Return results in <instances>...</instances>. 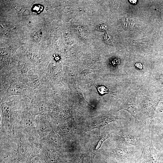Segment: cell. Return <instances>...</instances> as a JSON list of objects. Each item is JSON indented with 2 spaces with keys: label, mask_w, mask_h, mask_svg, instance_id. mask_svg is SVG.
I'll use <instances>...</instances> for the list:
<instances>
[{
  "label": "cell",
  "mask_w": 163,
  "mask_h": 163,
  "mask_svg": "<svg viewBox=\"0 0 163 163\" xmlns=\"http://www.w3.org/2000/svg\"><path fill=\"white\" fill-rule=\"evenodd\" d=\"M104 149L103 155L106 163H135L140 157L142 149L111 141Z\"/></svg>",
  "instance_id": "obj_1"
},
{
  "label": "cell",
  "mask_w": 163,
  "mask_h": 163,
  "mask_svg": "<svg viewBox=\"0 0 163 163\" xmlns=\"http://www.w3.org/2000/svg\"><path fill=\"white\" fill-rule=\"evenodd\" d=\"M121 125L115 131L113 140L125 145L142 149L146 127H141L136 124Z\"/></svg>",
  "instance_id": "obj_2"
},
{
  "label": "cell",
  "mask_w": 163,
  "mask_h": 163,
  "mask_svg": "<svg viewBox=\"0 0 163 163\" xmlns=\"http://www.w3.org/2000/svg\"><path fill=\"white\" fill-rule=\"evenodd\" d=\"M16 111L13 101L2 102L0 104L1 119V135L15 140Z\"/></svg>",
  "instance_id": "obj_3"
},
{
  "label": "cell",
  "mask_w": 163,
  "mask_h": 163,
  "mask_svg": "<svg viewBox=\"0 0 163 163\" xmlns=\"http://www.w3.org/2000/svg\"><path fill=\"white\" fill-rule=\"evenodd\" d=\"M15 141L17 149L15 155L21 163H28L34 157L39 154L40 149L31 142L21 131L16 129Z\"/></svg>",
  "instance_id": "obj_4"
},
{
  "label": "cell",
  "mask_w": 163,
  "mask_h": 163,
  "mask_svg": "<svg viewBox=\"0 0 163 163\" xmlns=\"http://www.w3.org/2000/svg\"><path fill=\"white\" fill-rule=\"evenodd\" d=\"M16 129L22 132L31 142L40 147V138L36 131L34 118L27 109L22 113L20 120L17 121L15 130Z\"/></svg>",
  "instance_id": "obj_5"
},
{
  "label": "cell",
  "mask_w": 163,
  "mask_h": 163,
  "mask_svg": "<svg viewBox=\"0 0 163 163\" xmlns=\"http://www.w3.org/2000/svg\"><path fill=\"white\" fill-rule=\"evenodd\" d=\"M160 157V153L154 147L147 129L144 137L141 155L135 163H159Z\"/></svg>",
  "instance_id": "obj_6"
},
{
  "label": "cell",
  "mask_w": 163,
  "mask_h": 163,
  "mask_svg": "<svg viewBox=\"0 0 163 163\" xmlns=\"http://www.w3.org/2000/svg\"><path fill=\"white\" fill-rule=\"evenodd\" d=\"M123 117L113 116L109 113L100 114L88 120L83 125H80V133H83L96 128H103L109 123L117 122Z\"/></svg>",
  "instance_id": "obj_7"
},
{
  "label": "cell",
  "mask_w": 163,
  "mask_h": 163,
  "mask_svg": "<svg viewBox=\"0 0 163 163\" xmlns=\"http://www.w3.org/2000/svg\"><path fill=\"white\" fill-rule=\"evenodd\" d=\"M65 143L60 136L53 130L40 139L39 145L40 149H47L64 154Z\"/></svg>",
  "instance_id": "obj_8"
},
{
  "label": "cell",
  "mask_w": 163,
  "mask_h": 163,
  "mask_svg": "<svg viewBox=\"0 0 163 163\" xmlns=\"http://www.w3.org/2000/svg\"><path fill=\"white\" fill-rule=\"evenodd\" d=\"M47 113L39 114L34 118L36 131L40 139L54 130L56 125Z\"/></svg>",
  "instance_id": "obj_9"
},
{
  "label": "cell",
  "mask_w": 163,
  "mask_h": 163,
  "mask_svg": "<svg viewBox=\"0 0 163 163\" xmlns=\"http://www.w3.org/2000/svg\"><path fill=\"white\" fill-rule=\"evenodd\" d=\"M115 131V130L103 131L91 139L87 150L91 163H93L94 159L97 150L101 148L103 142L110 137V135L114 133Z\"/></svg>",
  "instance_id": "obj_10"
},
{
  "label": "cell",
  "mask_w": 163,
  "mask_h": 163,
  "mask_svg": "<svg viewBox=\"0 0 163 163\" xmlns=\"http://www.w3.org/2000/svg\"><path fill=\"white\" fill-rule=\"evenodd\" d=\"M78 126L76 123L69 121L57 124L54 130L66 142L72 139L75 133L77 131L78 132V129L79 133L80 128H78Z\"/></svg>",
  "instance_id": "obj_11"
},
{
  "label": "cell",
  "mask_w": 163,
  "mask_h": 163,
  "mask_svg": "<svg viewBox=\"0 0 163 163\" xmlns=\"http://www.w3.org/2000/svg\"><path fill=\"white\" fill-rule=\"evenodd\" d=\"M39 154L46 163H69L64 154L55 151L41 149Z\"/></svg>",
  "instance_id": "obj_12"
},
{
  "label": "cell",
  "mask_w": 163,
  "mask_h": 163,
  "mask_svg": "<svg viewBox=\"0 0 163 163\" xmlns=\"http://www.w3.org/2000/svg\"><path fill=\"white\" fill-rule=\"evenodd\" d=\"M51 109V106L47 102L41 101L32 103L30 107V111L34 118L37 115L47 112Z\"/></svg>",
  "instance_id": "obj_13"
},
{
  "label": "cell",
  "mask_w": 163,
  "mask_h": 163,
  "mask_svg": "<svg viewBox=\"0 0 163 163\" xmlns=\"http://www.w3.org/2000/svg\"><path fill=\"white\" fill-rule=\"evenodd\" d=\"M25 88L21 85L15 84L11 85L8 89V93L10 95H24L25 94Z\"/></svg>",
  "instance_id": "obj_14"
},
{
  "label": "cell",
  "mask_w": 163,
  "mask_h": 163,
  "mask_svg": "<svg viewBox=\"0 0 163 163\" xmlns=\"http://www.w3.org/2000/svg\"><path fill=\"white\" fill-rule=\"evenodd\" d=\"M31 37L34 42H39L42 38V35L39 31H35L32 33Z\"/></svg>",
  "instance_id": "obj_15"
},
{
  "label": "cell",
  "mask_w": 163,
  "mask_h": 163,
  "mask_svg": "<svg viewBox=\"0 0 163 163\" xmlns=\"http://www.w3.org/2000/svg\"><path fill=\"white\" fill-rule=\"evenodd\" d=\"M28 163H46L43 158L40 154L33 157Z\"/></svg>",
  "instance_id": "obj_16"
},
{
  "label": "cell",
  "mask_w": 163,
  "mask_h": 163,
  "mask_svg": "<svg viewBox=\"0 0 163 163\" xmlns=\"http://www.w3.org/2000/svg\"><path fill=\"white\" fill-rule=\"evenodd\" d=\"M96 87L99 92L101 94L112 93L109 91L108 89L104 86H96Z\"/></svg>",
  "instance_id": "obj_17"
},
{
  "label": "cell",
  "mask_w": 163,
  "mask_h": 163,
  "mask_svg": "<svg viewBox=\"0 0 163 163\" xmlns=\"http://www.w3.org/2000/svg\"><path fill=\"white\" fill-rule=\"evenodd\" d=\"M31 81L32 84L36 87L40 85L39 79L36 76H32L31 78Z\"/></svg>",
  "instance_id": "obj_18"
},
{
  "label": "cell",
  "mask_w": 163,
  "mask_h": 163,
  "mask_svg": "<svg viewBox=\"0 0 163 163\" xmlns=\"http://www.w3.org/2000/svg\"><path fill=\"white\" fill-rule=\"evenodd\" d=\"M85 157V155L84 154H82L77 157L72 163H84V160Z\"/></svg>",
  "instance_id": "obj_19"
},
{
  "label": "cell",
  "mask_w": 163,
  "mask_h": 163,
  "mask_svg": "<svg viewBox=\"0 0 163 163\" xmlns=\"http://www.w3.org/2000/svg\"><path fill=\"white\" fill-rule=\"evenodd\" d=\"M33 9L34 10L38 12H39L42 11V7L40 6H36L34 7Z\"/></svg>",
  "instance_id": "obj_20"
},
{
  "label": "cell",
  "mask_w": 163,
  "mask_h": 163,
  "mask_svg": "<svg viewBox=\"0 0 163 163\" xmlns=\"http://www.w3.org/2000/svg\"><path fill=\"white\" fill-rule=\"evenodd\" d=\"M135 65L137 68L140 69H141L143 68L142 65L140 62H137L136 63Z\"/></svg>",
  "instance_id": "obj_21"
},
{
  "label": "cell",
  "mask_w": 163,
  "mask_h": 163,
  "mask_svg": "<svg viewBox=\"0 0 163 163\" xmlns=\"http://www.w3.org/2000/svg\"><path fill=\"white\" fill-rule=\"evenodd\" d=\"M129 2L133 4H135L137 2V0H129Z\"/></svg>",
  "instance_id": "obj_22"
}]
</instances>
